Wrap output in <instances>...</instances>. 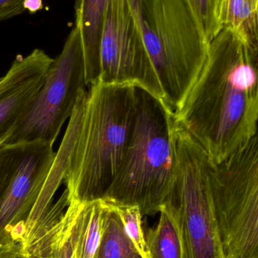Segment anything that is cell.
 I'll use <instances>...</instances> for the list:
<instances>
[{"mask_svg": "<svg viewBox=\"0 0 258 258\" xmlns=\"http://www.w3.org/2000/svg\"><path fill=\"white\" fill-rule=\"evenodd\" d=\"M200 21L209 42L221 31L220 0H186Z\"/></svg>", "mask_w": 258, "mask_h": 258, "instance_id": "cell-18", "label": "cell"}, {"mask_svg": "<svg viewBox=\"0 0 258 258\" xmlns=\"http://www.w3.org/2000/svg\"><path fill=\"white\" fill-rule=\"evenodd\" d=\"M86 86L83 42L75 26L50 66L43 86L3 145L33 141L54 145Z\"/></svg>", "mask_w": 258, "mask_h": 258, "instance_id": "cell-7", "label": "cell"}, {"mask_svg": "<svg viewBox=\"0 0 258 258\" xmlns=\"http://www.w3.org/2000/svg\"><path fill=\"white\" fill-rule=\"evenodd\" d=\"M114 206V205H113ZM123 224L125 233L142 258H151L149 253L146 235L143 227L139 207L135 206H115Z\"/></svg>", "mask_w": 258, "mask_h": 258, "instance_id": "cell-17", "label": "cell"}, {"mask_svg": "<svg viewBox=\"0 0 258 258\" xmlns=\"http://www.w3.org/2000/svg\"><path fill=\"white\" fill-rule=\"evenodd\" d=\"M98 82L131 85L164 101L163 91L130 0H109L101 39V73Z\"/></svg>", "mask_w": 258, "mask_h": 258, "instance_id": "cell-9", "label": "cell"}, {"mask_svg": "<svg viewBox=\"0 0 258 258\" xmlns=\"http://www.w3.org/2000/svg\"><path fill=\"white\" fill-rule=\"evenodd\" d=\"M56 155L42 141L0 147V245L23 244Z\"/></svg>", "mask_w": 258, "mask_h": 258, "instance_id": "cell-8", "label": "cell"}, {"mask_svg": "<svg viewBox=\"0 0 258 258\" xmlns=\"http://www.w3.org/2000/svg\"><path fill=\"white\" fill-rule=\"evenodd\" d=\"M137 118V89L91 85L63 182L68 201L102 200L120 170Z\"/></svg>", "mask_w": 258, "mask_h": 258, "instance_id": "cell-2", "label": "cell"}, {"mask_svg": "<svg viewBox=\"0 0 258 258\" xmlns=\"http://www.w3.org/2000/svg\"><path fill=\"white\" fill-rule=\"evenodd\" d=\"M158 224L146 235L151 258H183V242L178 217L172 206L165 203Z\"/></svg>", "mask_w": 258, "mask_h": 258, "instance_id": "cell-14", "label": "cell"}, {"mask_svg": "<svg viewBox=\"0 0 258 258\" xmlns=\"http://www.w3.org/2000/svg\"><path fill=\"white\" fill-rule=\"evenodd\" d=\"M164 93L176 110L204 66L210 42L186 0H130Z\"/></svg>", "mask_w": 258, "mask_h": 258, "instance_id": "cell-4", "label": "cell"}, {"mask_svg": "<svg viewBox=\"0 0 258 258\" xmlns=\"http://www.w3.org/2000/svg\"><path fill=\"white\" fill-rule=\"evenodd\" d=\"M109 0H76V27L83 42L88 85L99 80L103 29Z\"/></svg>", "mask_w": 258, "mask_h": 258, "instance_id": "cell-12", "label": "cell"}, {"mask_svg": "<svg viewBox=\"0 0 258 258\" xmlns=\"http://www.w3.org/2000/svg\"><path fill=\"white\" fill-rule=\"evenodd\" d=\"M174 112L215 165L227 160L257 133V50L221 29L195 84Z\"/></svg>", "mask_w": 258, "mask_h": 258, "instance_id": "cell-1", "label": "cell"}, {"mask_svg": "<svg viewBox=\"0 0 258 258\" xmlns=\"http://www.w3.org/2000/svg\"><path fill=\"white\" fill-rule=\"evenodd\" d=\"M137 89V118L125 159L104 199L114 206H135L143 215L159 213L174 174V112L163 100Z\"/></svg>", "mask_w": 258, "mask_h": 258, "instance_id": "cell-3", "label": "cell"}, {"mask_svg": "<svg viewBox=\"0 0 258 258\" xmlns=\"http://www.w3.org/2000/svg\"><path fill=\"white\" fill-rule=\"evenodd\" d=\"M27 0H0V21L25 12Z\"/></svg>", "mask_w": 258, "mask_h": 258, "instance_id": "cell-19", "label": "cell"}, {"mask_svg": "<svg viewBox=\"0 0 258 258\" xmlns=\"http://www.w3.org/2000/svg\"><path fill=\"white\" fill-rule=\"evenodd\" d=\"M95 258H142L129 240L116 206L107 202L104 233Z\"/></svg>", "mask_w": 258, "mask_h": 258, "instance_id": "cell-16", "label": "cell"}, {"mask_svg": "<svg viewBox=\"0 0 258 258\" xmlns=\"http://www.w3.org/2000/svg\"><path fill=\"white\" fill-rule=\"evenodd\" d=\"M0 258L36 257L23 244L12 242L0 245Z\"/></svg>", "mask_w": 258, "mask_h": 258, "instance_id": "cell-20", "label": "cell"}, {"mask_svg": "<svg viewBox=\"0 0 258 258\" xmlns=\"http://www.w3.org/2000/svg\"><path fill=\"white\" fill-rule=\"evenodd\" d=\"M54 59L43 50L19 54L0 78V147L10 136L43 86Z\"/></svg>", "mask_w": 258, "mask_h": 258, "instance_id": "cell-10", "label": "cell"}, {"mask_svg": "<svg viewBox=\"0 0 258 258\" xmlns=\"http://www.w3.org/2000/svg\"><path fill=\"white\" fill-rule=\"evenodd\" d=\"M219 20L258 51V0H220Z\"/></svg>", "mask_w": 258, "mask_h": 258, "instance_id": "cell-15", "label": "cell"}, {"mask_svg": "<svg viewBox=\"0 0 258 258\" xmlns=\"http://www.w3.org/2000/svg\"><path fill=\"white\" fill-rule=\"evenodd\" d=\"M212 192L224 258H258V132L215 165Z\"/></svg>", "mask_w": 258, "mask_h": 258, "instance_id": "cell-6", "label": "cell"}, {"mask_svg": "<svg viewBox=\"0 0 258 258\" xmlns=\"http://www.w3.org/2000/svg\"><path fill=\"white\" fill-rule=\"evenodd\" d=\"M106 202L80 203L76 224V258H95L104 233Z\"/></svg>", "mask_w": 258, "mask_h": 258, "instance_id": "cell-13", "label": "cell"}, {"mask_svg": "<svg viewBox=\"0 0 258 258\" xmlns=\"http://www.w3.org/2000/svg\"><path fill=\"white\" fill-rule=\"evenodd\" d=\"M80 203L63 194L26 248L36 258H76V224Z\"/></svg>", "mask_w": 258, "mask_h": 258, "instance_id": "cell-11", "label": "cell"}, {"mask_svg": "<svg viewBox=\"0 0 258 258\" xmlns=\"http://www.w3.org/2000/svg\"><path fill=\"white\" fill-rule=\"evenodd\" d=\"M174 143L175 162L166 203L178 217L183 258H224L212 198L215 164L177 121Z\"/></svg>", "mask_w": 258, "mask_h": 258, "instance_id": "cell-5", "label": "cell"}]
</instances>
